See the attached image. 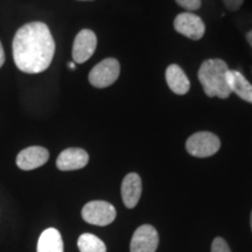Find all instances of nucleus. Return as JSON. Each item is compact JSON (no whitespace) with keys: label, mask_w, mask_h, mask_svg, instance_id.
Listing matches in <instances>:
<instances>
[{"label":"nucleus","mask_w":252,"mask_h":252,"mask_svg":"<svg viewBox=\"0 0 252 252\" xmlns=\"http://www.w3.org/2000/svg\"><path fill=\"white\" fill-rule=\"evenodd\" d=\"M55 41L48 26L34 21L19 28L13 39V59L17 68L26 74H40L52 64Z\"/></svg>","instance_id":"obj_1"},{"label":"nucleus","mask_w":252,"mask_h":252,"mask_svg":"<svg viewBox=\"0 0 252 252\" xmlns=\"http://www.w3.org/2000/svg\"><path fill=\"white\" fill-rule=\"evenodd\" d=\"M228 71V64L220 59L206 60L201 64L197 77L208 97H219L225 99L231 94L226 77Z\"/></svg>","instance_id":"obj_2"},{"label":"nucleus","mask_w":252,"mask_h":252,"mask_svg":"<svg viewBox=\"0 0 252 252\" xmlns=\"http://www.w3.org/2000/svg\"><path fill=\"white\" fill-rule=\"evenodd\" d=\"M220 140L216 134L208 131H201L191 134L186 141V150L190 156L208 158L219 152Z\"/></svg>","instance_id":"obj_3"},{"label":"nucleus","mask_w":252,"mask_h":252,"mask_svg":"<svg viewBox=\"0 0 252 252\" xmlns=\"http://www.w3.org/2000/svg\"><path fill=\"white\" fill-rule=\"evenodd\" d=\"M121 74V64L118 60L109 58L100 61L89 72V82L94 88L103 89L112 86Z\"/></svg>","instance_id":"obj_4"},{"label":"nucleus","mask_w":252,"mask_h":252,"mask_svg":"<svg viewBox=\"0 0 252 252\" xmlns=\"http://www.w3.org/2000/svg\"><path fill=\"white\" fill-rule=\"evenodd\" d=\"M117 213L111 203L105 201H91L82 209V219L94 225L105 226L115 220Z\"/></svg>","instance_id":"obj_5"},{"label":"nucleus","mask_w":252,"mask_h":252,"mask_svg":"<svg viewBox=\"0 0 252 252\" xmlns=\"http://www.w3.org/2000/svg\"><path fill=\"white\" fill-rule=\"evenodd\" d=\"M174 28L179 34L194 41L202 39L206 33V25L202 19L191 12H184L176 15Z\"/></svg>","instance_id":"obj_6"},{"label":"nucleus","mask_w":252,"mask_h":252,"mask_svg":"<svg viewBox=\"0 0 252 252\" xmlns=\"http://www.w3.org/2000/svg\"><path fill=\"white\" fill-rule=\"evenodd\" d=\"M97 47V36L91 30H82L75 37L72 45V60L84 63L94 55Z\"/></svg>","instance_id":"obj_7"},{"label":"nucleus","mask_w":252,"mask_h":252,"mask_svg":"<svg viewBox=\"0 0 252 252\" xmlns=\"http://www.w3.org/2000/svg\"><path fill=\"white\" fill-rule=\"evenodd\" d=\"M159 245V235L154 226L144 224L135 230L131 239V252H156Z\"/></svg>","instance_id":"obj_8"},{"label":"nucleus","mask_w":252,"mask_h":252,"mask_svg":"<svg viewBox=\"0 0 252 252\" xmlns=\"http://www.w3.org/2000/svg\"><path fill=\"white\" fill-rule=\"evenodd\" d=\"M48 159V150L41 146H31L18 154L17 166L23 171H33L45 165Z\"/></svg>","instance_id":"obj_9"},{"label":"nucleus","mask_w":252,"mask_h":252,"mask_svg":"<svg viewBox=\"0 0 252 252\" xmlns=\"http://www.w3.org/2000/svg\"><path fill=\"white\" fill-rule=\"evenodd\" d=\"M88 162H89V154L87 153V151L77 147H70L60 153L56 160V167L63 172L77 171L86 167Z\"/></svg>","instance_id":"obj_10"},{"label":"nucleus","mask_w":252,"mask_h":252,"mask_svg":"<svg viewBox=\"0 0 252 252\" xmlns=\"http://www.w3.org/2000/svg\"><path fill=\"white\" fill-rule=\"evenodd\" d=\"M141 179L137 173H130L122 182V198L123 202L128 209L137 206L141 196Z\"/></svg>","instance_id":"obj_11"},{"label":"nucleus","mask_w":252,"mask_h":252,"mask_svg":"<svg viewBox=\"0 0 252 252\" xmlns=\"http://www.w3.org/2000/svg\"><path fill=\"white\" fill-rule=\"evenodd\" d=\"M167 86L176 94H186L190 89L187 75L178 64H171L166 69Z\"/></svg>","instance_id":"obj_12"},{"label":"nucleus","mask_w":252,"mask_h":252,"mask_svg":"<svg viewBox=\"0 0 252 252\" xmlns=\"http://www.w3.org/2000/svg\"><path fill=\"white\" fill-rule=\"evenodd\" d=\"M226 77L231 93H235L239 98L252 104V84L245 78L244 75L237 70L229 69Z\"/></svg>","instance_id":"obj_13"},{"label":"nucleus","mask_w":252,"mask_h":252,"mask_svg":"<svg viewBox=\"0 0 252 252\" xmlns=\"http://www.w3.org/2000/svg\"><path fill=\"white\" fill-rule=\"evenodd\" d=\"M36 252H63V241L59 230L46 229L37 241Z\"/></svg>","instance_id":"obj_14"},{"label":"nucleus","mask_w":252,"mask_h":252,"mask_svg":"<svg viewBox=\"0 0 252 252\" xmlns=\"http://www.w3.org/2000/svg\"><path fill=\"white\" fill-rule=\"evenodd\" d=\"M77 245L81 252H106L104 242L93 234L81 235L78 237Z\"/></svg>","instance_id":"obj_15"},{"label":"nucleus","mask_w":252,"mask_h":252,"mask_svg":"<svg viewBox=\"0 0 252 252\" xmlns=\"http://www.w3.org/2000/svg\"><path fill=\"white\" fill-rule=\"evenodd\" d=\"M175 1L180 7L187 9V12L197 11L202 5L201 0H175Z\"/></svg>","instance_id":"obj_16"},{"label":"nucleus","mask_w":252,"mask_h":252,"mask_svg":"<svg viewBox=\"0 0 252 252\" xmlns=\"http://www.w3.org/2000/svg\"><path fill=\"white\" fill-rule=\"evenodd\" d=\"M212 252H231L229 245L223 238L217 237L214 239L212 245Z\"/></svg>","instance_id":"obj_17"},{"label":"nucleus","mask_w":252,"mask_h":252,"mask_svg":"<svg viewBox=\"0 0 252 252\" xmlns=\"http://www.w3.org/2000/svg\"><path fill=\"white\" fill-rule=\"evenodd\" d=\"M226 9L231 12H237L242 5L244 4V0H223Z\"/></svg>","instance_id":"obj_18"},{"label":"nucleus","mask_w":252,"mask_h":252,"mask_svg":"<svg viewBox=\"0 0 252 252\" xmlns=\"http://www.w3.org/2000/svg\"><path fill=\"white\" fill-rule=\"evenodd\" d=\"M5 60H6V56H5V52H4V48H2V45L1 42H0V68L4 65L5 63Z\"/></svg>","instance_id":"obj_19"},{"label":"nucleus","mask_w":252,"mask_h":252,"mask_svg":"<svg viewBox=\"0 0 252 252\" xmlns=\"http://www.w3.org/2000/svg\"><path fill=\"white\" fill-rule=\"evenodd\" d=\"M247 40H248L249 45H250L251 48H252V30L249 31L247 33Z\"/></svg>","instance_id":"obj_20"},{"label":"nucleus","mask_w":252,"mask_h":252,"mask_svg":"<svg viewBox=\"0 0 252 252\" xmlns=\"http://www.w3.org/2000/svg\"><path fill=\"white\" fill-rule=\"evenodd\" d=\"M69 68H70V69H75V68H76V65H75V63H72V62H70V63H69Z\"/></svg>","instance_id":"obj_21"},{"label":"nucleus","mask_w":252,"mask_h":252,"mask_svg":"<svg viewBox=\"0 0 252 252\" xmlns=\"http://www.w3.org/2000/svg\"><path fill=\"white\" fill-rule=\"evenodd\" d=\"M80 1H93V0H80Z\"/></svg>","instance_id":"obj_22"},{"label":"nucleus","mask_w":252,"mask_h":252,"mask_svg":"<svg viewBox=\"0 0 252 252\" xmlns=\"http://www.w3.org/2000/svg\"><path fill=\"white\" fill-rule=\"evenodd\" d=\"M251 229H252V212H251Z\"/></svg>","instance_id":"obj_23"}]
</instances>
